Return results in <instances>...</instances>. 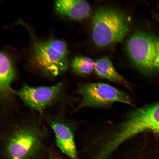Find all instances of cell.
<instances>
[{
    "mask_svg": "<svg viewBox=\"0 0 159 159\" xmlns=\"http://www.w3.org/2000/svg\"><path fill=\"white\" fill-rule=\"evenodd\" d=\"M13 125L3 135L2 154L5 159H35L43 147V130L33 122Z\"/></svg>",
    "mask_w": 159,
    "mask_h": 159,
    "instance_id": "6da1fadb",
    "label": "cell"
},
{
    "mask_svg": "<svg viewBox=\"0 0 159 159\" xmlns=\"http://www.w3.org/2000/svg\"><path fill=\"white\" fill-rule=\"evenodd\" d=\"M130 21L120 10L110 6L97 8L92 20V37L100 47L121 41L129 29Z\"/></svg>",
    "mask_w": 159,
    "mask_h": 159,
    "instance_id": "7a4b0ae2",
    "label": "cell"
},
{
    "mask_svg": "<svg viewBox=\"0 0 159 159\" xmlns=\"http://www.w3.org/2000/svg\"><path fill=\"white\" fill-rule=\"evenodd\" d=\"M126 49L132 62L143 72H159V35L138 31L127 40Z\"/></svg>",
    "mask_w": 159,
    "mask_h": 159,
    "instance_id": "3957f363",
    "label": "cell"
},
{
    "mask_svg": "<svg viewBox=\"0 0 159 159\" xmlns=\"http://www.w3.org/2000/svg\"><path fill=\"white\" fill-rule=\"evenodd\" d=\"M67 54L64 42L51 39L35 42L32 47L31 59L42 73L54 77L67 69Z\"/></svg>",
    "mask_w": 159,
    "mask_h": 159,
    "instance_id": "277c9868",
    "label": "cell"
},
{
    "mask_svg": "<svg viewBox=\"0 0 159 159\" xmlns=\"http://www.w3.org/2000/svg\"><path fill=\"white\" fill-rule=\"evenodd\" d=\"M115 137L120 144L140 132L147 130L159 134V103L137 109L120 125Z\"/></svg>",
    "mask_w": 159,
    "mask_h": 159,
    "instance_id": "5b68a950",
    "label": "cell"
},
{
    "mask_svg": "<svg viewBox=\"0 0 159 159\" xmlns=\"http://www.w3.org/2000/svg\"><path fill=\"white\" fill-rule=\"evenodd\" d=\"M77 92L82 97L77 109L85 107H105L115 102L133 104L125 92L103 82L85 83L79 87Z\"/></svg>",
    "mask_w": 159,
    "mask_h": 159,
    "instance_id": "8992f818",
    "label": "cell"
},
{
    "mask_svg": "<svg viewBox=\"0 0 159 159\" xmlns=\"http://www.w3.org/2000/svg\"><path fill=\"white\" fill-rule=\"evenodd\" d=\"M62 87L61 82L50 86L38 87L25 85L15 93L28 106L41 112L57 101Z\"/></svg>",
    "mask_w": 159,
    "mask_h": 159,
    "instance_id": "52a82bcc",
    "label": "cell"
},
{
    "mask_svg": "<svg viewBox=\"0 0 159 159\" xmlns=\"http://www.w3.org/2000/svg\"><path fill=\"white\" fill-rule=\"evenodd\" d=\"M50 125L54 132L57 146L63 153L72 159H76L75 143L70 129L62 122L54 117L50 120Z\"/></svg>",
    "mask_w": 159,
    "mask_h": 159,
    "instance_id": "ba28073f",
    "label": "cell"
},
{
    "mask_svg": "<svg viewBox=\"0 0 159 159\" xmlns=\"http://www.w3.org/2000/svg\"><path fill=\"white\" fill-rule=\"evenodd\" d=\"M54 6L59 15L75 20L87 18L91 11L89 4L84 0H58L54 2Z\"/></svg>",
    "mask_w": 159,
    "mask_h": 159,
    "instance_id": "9c48e42d",
    "label": "cell"
},
{
    "mask_svg": "<svg viewBox=\"0 0 159 159\" xmlns=\"http://www.w3.org/2000/svg\"><path fill=\"white\" fill-rule=\"evenodd\" d=\"M14 67L9 57L5 53L0 54V92L3 99L8 97L11 93L15 92L11 85L15 77Z\"/></svg>",
    "mask_w": 159,
    "mask_h": 159,
    "instance_id": "30bf717a",
    "label": "cell"
},
{
    "mask_svg": "<svg viewBox=\"0 0 159 159\" xmlns=\"http://www.w3.org/2000/svg\"><path fill=\"white\" fill-rule=\"evenodd\" d=\"M94 69L99 77L129 87L126 81L117 72L108 58L103 57L98 59L95 62Z\"/></svg>",
    "mask_w": 159,
    "mask_h": 159,
    "instance_id": "8fae6325",
    "label": "cell"
},
{
    "mask_svg": "<svg viewBox=\"0 0 159 159\" xmlns=\"http://www.w3.org/2000/svg\"><path fill=\"white\" fill-rule=\"evenodd\" d=\"M95 62L91 58L79 55L75 57L71 65L73 70L80 74H85L91 72L94 68Z\"/></svg>",
    "mask_w": 159,
    "mask_h": 159,
    "instance_id": "7c38bea8",
    "label": "cell"
},
{
    "mask_svg": "<svg viewBox=\"0 0 159 159\" xmlns=\"http://www.w3.org/2000/svg\"><path fill=\"white\" fill-rule=\"evenodd\" d=\"M155 17L157 21L159 22V15H156L155 16Z\"/></svg>",
    "mask_w": 159,
    "mask_h": 159,
    "instance_id": "4fadbf2b",
    "label": "cell"
},
{
    "mask_svg": "<svg viewBox=\"0 0 159 159\" xmlns=\"http://www.w3.org/2000/svg\"><path fill=\"white\" fill-rule=\"evenodd\" d=\"M48 159H59L58 158H56V157H54V156L50 157Z\"/></svg>",
    "mask_w": 159,
    "mask_h": 159,
    "instance_id": "5bb4252c",
    "label": "cell"
}]
</instances>
